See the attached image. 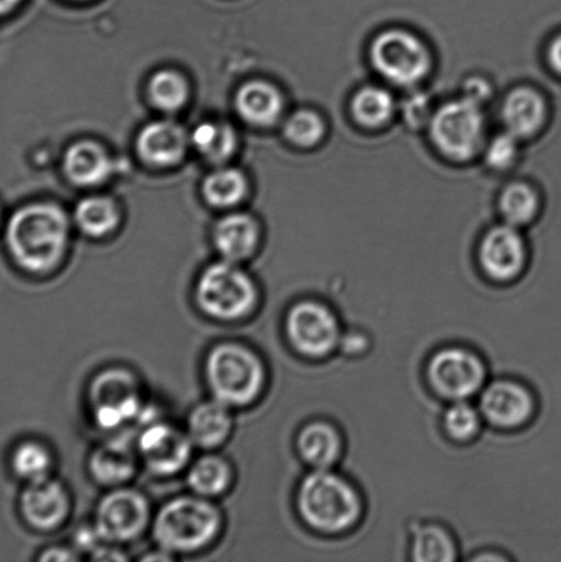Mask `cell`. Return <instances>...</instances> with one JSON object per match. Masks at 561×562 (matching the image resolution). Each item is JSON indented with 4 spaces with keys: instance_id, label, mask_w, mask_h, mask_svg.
I'll return each instance as SVG.
<instances>
[{
    "instance_id": "cell-18",
    "label": "cell",
    "mask_w": 561,
    "mask_h": 562,
    "mask_svg": "<svg viewBox=\"0 0 561 562\" xmlns=\"http://www.w3.org/2000/svg\"><path fill=\"white\" fill-rule=\"evenodd\" d=\"M113 169L114 162L106 148L96 142L74 143L65 153L64 172L76 186L102 184L113 173Z\"/></svg>"
},
{
    "instance_id": "cell-8",
    "label": "cell",
    "mask_w": 561,
    "mask_h": 562,
    "mask_svg": "<svg viewBox=\"0 0 561 562\" xmlns=\"http://www.w3.org/2000/svg\"><path fill=\"white\" fill-rule=\"evenodd\" d=\"M90 405L99 427L109 431L124 427L142 416L139 382L125 369H108L93 379Z\"/></svg>"
},
{
    "instance_id": "cell-7",
    "label": "cell",
    "mask_w": 561,
    "mask_h": 562,
    "mask_svg": "<svg viewBox=\"0 0 561 562\" xmlns=\"http://www.w3.org/2000/svg\"><path fill=\"white\" fill-rule=\"evenodd\" d=\"M198 306L213 318L234 322L247 316L256 306L255 281L235 262L213 263L198 279Z\"/></svg>"
},
{
    "instance_id": "cell-11",
    "label": "cell",
    "mask_w": 561,
    "mask_h": 562,
    "mask_svg": "<svg viewBox=\"0 0 561 562\" xmlns=\"http://www.w3.org/2000/svg\"><path fill=\"white\" fill-rule=\"evenodd\" d=\"M150 520V508L136 490L117 488L99 503L96 530L108 543L134 541Z\"/></svg>"
},
{
    "instance_id": "cell-27",
    "label": "cell",
    "mask_w": 561,
    "mask_h": 562,
    "mask_svg": "<svg viewBox=\"0 0 561 562\" xmlns=\"http://www.w3.org/2000/svg\"><path fill=\"white\" fill-rule=\"evenodd\" d=\"M498 205L505 224L520 228L538 216L541 200L535 187L518 181L505 187L500 195Z\"/></svg>"
},
{
    "instance_id": "cell-19",
    "label": "cell",
    "mask_w": 561,
    "mask_h": 562,
    "mask_svg": "<svg viewBox=\"0 0 561 562\" xmlns=\"http://www.w3.org/2000/svg\"><path fill=\"white\" fill-rule=\"evenodd\" d=\"M235 106L247 123L269 126L283 115L284 98L279 88L263 80L245 82L236 92Z\"/></svg>"
},
{
    "instance_id": "cell-1",
    "label": "cell",
    "mask_w": 561,
    "mask_h": 562,
    "mask_svg": "<svg viewBox=\"0 0 561 562\" xmlns=\"http://www.w3.org/2000/svg\"><path fill=\"white\" fill-rule=\"evenodd\" d=\"M4 240L11 258L25 271H52L63 260L68 247V217L55 203H27L11 214L5 224Z\"/></svg>"
},
{
    "instance_id": "cell-31",
    "label": "cell",
    "mask_w": 561,
    "mask_h": 562,
    "mask_svg": "<svg viewBox=\"0 0 561 562\" xmlns=\"http://www.w3.org/2000/svg\"><path fill=\"white\" fill-rule=\"evenodd\" d=\"M190 88L184 76L172 69L158 70L148 81V97L159 110L172 113L186 106Z\"/></svg>"
},
{
    "instance_id": "cell-26",
    "label": "cell",
    "mask_w": 561,
    "mask_h": 562,
    "mask_svg": "<svg viewBox=\"0 0 561 562\" xmlns=\"http://www.w3.org/2000/svg\"><path fill=\"white\" fill-rule=\"evenodd\" d=\"M75 220L82 233L101 238L119 227L117 203L109 196H87L77 203Z\"/></svg>"
},
{
    "instance_id": "cell-6",
    "label": "cell",
    "mask_w": 561,
    "mask_h": 562,
    "mask_svg": "<svg viewBox=\"0 0 561 562\" xmlns=\"http://www.w3.org/2000/svg\"><path fill=\"white\" fill-rule=\"evenodd\" d=\"M373 70L389 85L416 88L430 76L434 58L430 47L416 33L392 27L378 33L371 43Z\"/></svg>"
},
{
    "instance_id": "cell-15",
    "label": "cell",
    "mask_w": 561,
    "mask_h": 562,
    "mask_svg": "<svg viewBox=\"0 0 561 562\" xmlns=\"http://www.w3.org/2000/svg\"><path fill=\"white\" fill-rule=\"evenodd\" d=\"M190 135L175 121L158 120L146 124L136 137V150L143 161L157 168H169L184 158Z\"/></svg>"
},
{
    "instance_id": "cell-5",
    "label": "cell",
    "mask_w": 561,
    "mask_h": 562,
    "mask_svg": "<svg viewBox=\"0 0 561 562\" xmlns=\"http://www.w3.org/2000/svg\"><path fill=\"white\" fill-rule=\"evenodd\" d=\"M486 115L483 106L471 99H452L434 109L428 134L444 157L465 162L483 150L486 143Z\"/></svg>"
},
{
    "instance_id": "cell-41",
    "label": "cell",
    "mask_w": 561,
    "mask_h": 562,
    "mask_svg": "<svg viewBox=\"0 0 561 562\" xmlns=\"http://www.w3.org/2000/svg\"><path fill=\"white\" fill-rule=\"evenodd\" d=\"M24 0H0V19L13 13Z\"/></svg>"
},
{
    "instance_id": "cell-17",
    "label": "cell",
    "mask_w": 561,
    "mask_h": 562,
    "mask_svg": "<svg viewBox=\"0 0 561 562\" xmlns=\"http://www.w3.org/2000/svg\"><path fill=\"white\" fill-rule=\"evenodd\" d=\"M547 114V102L540 92L531 87L515 88L503 102L504 131L519 140L529 139L542 130Z\"/></svg>"
},
{
    "instance_id": "cell-12",
    "label": "cell",
    "mask_w": 561,
    "mask_h": 562,
    "mask_svg": "<svg viewBox=\"0 0 561 562\" xmlns=\"http://www.w3.org/2000/svg\"><path fill=\"white\" fill-rule=\"evenodd\" d=\"M478 260L489 279L505 283L524 273L529 260V249L519 228L502 224L489 229L483 236Z\"/></svg>"
},
{
    "instance_id": "cell-23",
    "label": "cell",
    "mask_w": 561,
    "mask_h": 562,
    "mask_svg": "<svg viewBox=\"0 0 561 562\" xmlns=\"http://www.w3.org/2000/svg\"><path fill=\"white\" fill-rule=\"evenodd\" d=\"M136 464V453L128 440L115 438L93 451L90 471L104 486H120L134 476Z\"/></svg>"
},
{
    "instance_id": "cell-10",
    "label": "cell",
    "mask_w": 561,
    "mask_h": 562,
    "mask_svg": "<svg viewBox=\"0 0 561 562\" xmlns=\"http://www.w3.org/2000/svg\"><path fill=\"white\" fill-rule=\"evenodd\" d=\"M285 334L302 356L323 358L339 347L340 323L332 308L317 301H301L285 317Z\"/></svg>"
},
{
    "instance_id": "cell-22",
    "label": "cell",
    "mask_w": 561,
    "mask_h": 562,
    "mask_svg": "<svg viewBox=\"0 0 561 562\" xmlns=\"http://www.w3.org/2000/svg\"><path fill=\"white\" fill-rule=\"evenodd\" d=\"M296 449L307 465L315 470H329L343 457L344 442L333 424L313 422L302 428Z\"/></svg>"
},
{
    "instance_id": "cell-16",
    "label": "cell",
    "mask_w": 561,
    "mask_h": 562,
    "mask_svg": "<svg viewBox=\"0 0 561 562\" xmlns=\"http://www.w3.org/2000/svg\"><path fill=\"white\" fill-rule=\"evenodd\" d=\"M21 512L33 528L54 530L69 514L68 493L63 484L49 477L32 482L22 493Z\"/></svg>"
},
{
    "instance_id": "cell-34",
    "label": "cell",
    "mask_w": 561,
    "mask_h": 562,
    "mask_svg": "<svg viewBox=\"0 0 561 562\" xmlns=\"http://www.w3.org/2000/svg\"><path fill=\"white\" fill-rule=\"evenodd\" d=\"M481 411L467 401H455L445 412L444 428L456 442H470L480 434Z\"/></svg>"
},
{
    "instance_id": "cell-20",
    "label": "cell",
    "mask_w": 561,
    "mask_h": 562,
    "mask_svg": "<svg viewBox=\"0 0 561 562\" xmlns=\"http://www.w3.org/2000/svg\"><path fill=\"white\" fill-rule=\"evenodd\" d=\"M213 236L223 260L236 263L247 260L256 251L260 227L249 214L233 213L220 220Z\"/></svg>"
},
{
    "instance_id": "cell-4",
    "label": "cell",
    "mask_w": 561,
    "mask_h": 562,
    "mask_svg": "<svg viewBox=\"0 0 561 562\" xmlns=\"http://www.w3.org/2000/svg\"><path fill=\"white\" fill-rule=\"evenodd\" d=\"M205 371L213 398L229 407L251 404L266 383L261 358L239 344L214 347L206 358Z\"/></svg>"
},
{
    "instance_id": "cell-37",
    "label": "cell",
    "mask_w": 561,
    "mask_h": 562,
    "mask_svg": "<svg viewBox=\"0 0 561 562\" xmlns=\"http://www.w3.org/2000/svg\"><path fill=\"white\" fill-rule=\"evenodd\" d=\"M370 347V339L364 333L354 330V333L343 334L339 340V349L346 356H359L366 352Z\"/></svg>"
},
{
    "instance_id": "cell-3",
    "label": "cell",
    "mask_w": 561,
    "mask_h": 562,
    "mask_svg": "<svg viewBox=\"0 0 561 562\" xmlns=\"http://www.w3.org/2000/svg\"><path fill=\"white\" fill-rule=\"evenodd\" d=\"M222 516L205 497L169 501L154 520V538L169 554L194 553L218 536Z\"/></svg>"
},
{
    "instance_id": "cell-28",
    "label": "cell",
    "mask_w": 561,
    "mask_h": 562,
    "mask_svg": "<svg viewBox=\"0 0 561 562\" xmlns=\"http://www.w3.org/2000/svg\"><path fill=\"white\" fill-rule=\"evenodd\" d=\"M233 472L227 460L220 456H203L191 465L189 481L192 492L200 497H217L229 487Z\"/></svg>"
},
{
    "instance_id": "cell-14",
    "label": "cell",
    "mask_w": 561,
    "mask_h": 562,
    "mask_svg": "<svg viewBox=\"0 0 561 562\" xmlns=\"http://www.w3.org/2000/svg\"><path fill=\"white\" fill-rule=\"evenodd\" d=\"M481 415L500 429H515L530 420L536 412L535 396L513 380H496L482 391Z\"/></svg>"
},
{
    "instance_id": "cell-21",
    "label": "cell",
    "mask_w": 561,
    "mask_h": 562,
    "mask_svg": "<svg viewBox=\"0 0 561 562\" xmlns=\"http://www.w3.org/2000/svg\"><path fill=\"white\" fill-rule=\"evenodd\" d=\"M233 431L229 406L217 400L203 402L192 409L187 423L191 442L201 449H214L223 445Z\"/></svg>"
},
{
    "instance_id": "cell-29",
    "label": "cell",
    "mask_w": 561,
    "mask_h": 562,
    "mask_svg": "<svg viewBox=\"0 0 561 562\" xmlns=\"http://www.w3.org/2000/svg\"><path fill=\"white\" fill-rule=\"evenodd\" d=\"M412 541V560L416 562H453L458 560V547L445 528L417 526Z\"/></svg>"
},
{
    "instance_id": "cell-9",
    "label": "cell",
    "mask_w": 561,
    "mask_h": 562,
    "mask_svg": "<svg viewBox=\"0 0 561 562\" xmlns=\"http://www.w3.org/2000/svg\"><path fill=\"white\" fill-rule=\"evenodd\" d=\"M427 378L441 398L467 401L485 387L487 368L475 352L463 347H445L428 361Z\"/></svg>"
},
{
    "instance_id": "cell-30",
    "label": "cell",
    "mask_w": 561,
    "mask_h": 562,
    "mask_svg": "<svg viewBox=\"0 0 561 562\" xmlns=\"http://www.w3.org/2000/svg\"><path fill=\"white\" fill-rule=\"evenodd\" d=\"M202 192L209 205L218 209L233 207L244 200L247 179L239 169L218 168L206 176Z\"/></svg>"
},
{
    "instance_id": "cell-38",
    "label": "cell",
    "mask_w": 561,
    "mask_h": 562,
    "mask_svg": "<svg viewBox=\"0 0 561 562\" xmlns=\"http://www.w3.org/2000/svg\"><path fill=\"white\" fill-rule=\"evenodd\" d=\"M492 95V87L482 77H472L464 85V95L476 103L485 104Z\"/></svg>"
},
{
    "instance_id": "cell-35",
    "label": "cell",
    "mask_w": 561,
    "mask_h": 562,
    "mask_svg": "<svg viewBox=\"0 0 561 562\" xmlns=\"http://www.w3.org/2000/svg\"><path fill=\"white\" fill-rule=\"evenodd\" d=\"M519 142L518 137L510 135L507 131L492 137L491 142L483 147L489 167L496 170H507L513 167L519 157Z\"/></svg>"
},
{
    "instance_id": "cell-24",
    "label": "cell",
    "mask_w": 561,
    "mask_h": 562,
    "mask_svg": "<svg viewBox=\"0 0 561 562\" xmlns=\"http://www.w3.org/2000/svg\"><path fill=\"white\" fill-rule=\"evenodd\" d=\"M399 103L392 91L375 85L361 87L355 92L350 112L355 121L366 128H383L397 113Z\"/></svg>"
},
{
    "instance_id": "cell-33",
    "label": "cell",
    "mask_w": 561,
    "mask_h": 562,
    "mask_svg": "<svg viewBox=\"0 0 561 562\" xmlns=\"http://www.w3.org/2000/svg\"><path fill=\"white\" fill-rule=\"evenodd\" d=\"M53 467V457L46 446L38 442H25L15 449L13 468L16 475L32 483L48 477Z\"/></svg>"
},
{
    "instance_id": "cell-2",
    "label": "cell",
    "mask_w": 561,
    "mask_h": 562,
    "mask_svg": "<svg viewBox=\"0 0 561 562\" xmlns=\"http://www.w3.org/2000/svg\"><path fill=\"white\" fill-rule=\"evenodd\" d=\"M296 508L307 527L323 533L351 530L364 512L359 490L329 470H315L304 477L296 493Z\"/></svg>"
},
{
    "instance_id": "cell-40",
    "label": "cell",
    "mask_w": 561,
    "mask_h": 562,
    "mask_svg": "<svg viewBox=\"0 0 561 562\" xmlns=\"http://www.w3.org/2000/svg\"><path fill=\"white\" fill-rule=\"evenodd\" d=\"M548 63L557 74L561 75V35L554 37L548 48Z\"/></svg>"
},
{
    "instance_id": "cell-36",
    "label": "cell",
    "mask_w": 561,
    "mask_h": 562,
    "mask_svg": "<svg viewBox=\"0 0 561 562\" xmlns=\"http://www.w3.org/2000/svg\"><path fill=\"white\" fill-rule=\"evenodd\" d=\"M433 113L434 108L430 98L426 93H412L403 103L404 120L412 128H420L423 125H428Z\"/></svg>"
},
{
    "instance_id": "cell-42",
    "label": "cell",
    "mask_w": 561,
    "mask_h": 562,
    "mask_svg": "<svg viewBox=\"0 0 561 562\" xmlns=\"http://www.w3.org/2000/svg\"><path fill=\"white\" fill-rule=\"evenodd\" d=\"M0 223H2V206H0Z\"/></svg>"
},
{
    "instance_id": "cell-32",
    "label": "cell",
    "mask_w": 561,
    "mask_h": 562,
    "mask_svg": "<svg viewBox=\"0 0 561 562\" xmlns=\"http://www.w3.org/2000/svg\"><path fill=\"white\" fill-rule=\"evenodd\" d=\"M327 134L323 115L312 109H300L291 113L284 123V136L294 146L311 148L322 143Z\"/></svg>"
},
{
    "instance_id": "cell-13",
    "label": "cell",
    "mask_w": 561,
    "mask_h": 562,
    "mask_svg": "<svg viewBox=\"0 0 561 562\" xmlns=\"http://www.w3.org/2000/svg\"><path fill=\"white\" fill-rule=\"evenodd\" d=\"M192 446L189 434L170 424L153 422L137 440V453L148 471L169 476L183 470L190 460Z\"/></svg>"
},
{
    "instance_id": "cell-39",
    "label": "cell",
    "mask_w": 561,
    "mask_h": 562,
    "mask_svg": "<svg viewBox=\"0 0 561 562\" xmlns=\"http://www.w3.org/2000/svg\"><path fill=\"white\" fill-rule=\"evenodd\" d=\"M79 550L68 548H54L47 550L46 553L42 554L41 560L43 561H79Z\"/></svg>"
},
{
    "instance_id": "cell-25",
    "label": "cell",
    "mask_w": 561,
    "mask_h": 562,
    "mask_svg": "<svg viewBox=\"0 0 561 562\" xmlns=\"http://www.w3.org/2000/svg\"><path fill=\"white\" fill-rule=\"evenodd\" d=\"M190 143L207 161L223 164L238 147V135L225 121H205L192 131Z\"/></svg>"
}]
</instances>
